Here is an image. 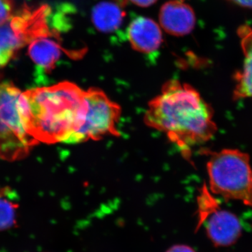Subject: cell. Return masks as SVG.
I'll return each mask as SVG.
<instances>
[{
  "mask_svg": "<svg viewBox=\"0 0 252 252\" xmlns=\"http://www.w3.org/2000/svg\"><path fill=\"white\" fill-rule=\"evenodd\" d=\"M51 37L53 36L36 39L28 48V54L32 61L43 72H51L63 54L62 46Z\"/></svg>",
  "mask_w": 252,
  "mask_h": 252,
  "instance_id": "8fae6325",
  "label": "cell"
},
{
  "mask_svg": "<svg viewBox=\"0 0 252 252\" xmlns=\"http://www.w3.org/2000/svg\"><path fill=\"white\" fill-rule=\"evenodd\" d=\"M85 97L86 112L84 123L69 144L119 135L117 125L122 115L120 106L100 89L86 90Z\"/></svg>",
  "mask_w": 252,
  "mask_h": 252,
  "instance_id": "8992f818",
  "label": "cell"
},
{
  "mask_svg": "<svg viewBox=\"0 0 252 252\" xmlns=\"http://www.w3.org/2000/svg\"><path fill=\"white\" fill-rule=\"evenodd\" d=\"M235 4L245 7L252 8V0H229Z\"/></svg>",
  "mask_w": 252,
  "mask_h": 252,
  "instance_id": "e0dca14e",
  "label": "cell"
},
{
  "mask_svg": "<svg viewBox=\"0 0 252 252\" xmlns=\"http://www.w3.org/2000/svg\"><path fill=\"white\" fill-rule=\"evenodd\" d=\"M238 33L241 39L245 61L243 69L235 74V100L252 97V29L249 26H242Z\"/></svg>",
  "mask_w": 252,
  "mask_h": 252,
  "instance_id": "30bf717a",
  "label": "cell"
},
{
  "mask_svg": "<svg viewBox=\"0 0 252 252\" xmlns=\"http://www.w3.org/2000/svg\"><path fill=\"white\" fill-rule=\"evenodd\" d=\"M26 115L23 93L11 82L0 83V158L20 160L39 143L28 132Z\"/></svg>",
  "mask_w": 252,
  "mask_h": 252,
  "instance_id": "3957f363",
  "label": "cell"
},
{
  "mask_svg": "<svg viewBox=\"0 0 252 252\" xmlns=\"http://www.w3.org/2000/svg\"><path fill=\"white\" fill-rule=\"evenodd\" d=\"M85 91L63 81L23 93L30 135L39 142L69 144L85 118Z\"/></svg>",
  "mask_w": 252,
  "mask_h": 252,
  "instance_id": "7a4b0ae2",
  "label": "cell"
},
{
  "mask_svg": "<svg viewBox=\"0 0 252 252\" xmlns=\"http://www.w3.org/2000/svg\"><path fill=\"white\" fill-rule=\"evenodd\" d=\"M166 252H196L193 248L185 245H177L169 249Z\"/></svg>",
  "mask_w": 252,
  "mask_h": 252,
  "instance_id": "9a60e30c",
  "label": "cell"
},
{
  "mask_svg": "<svg viewBox=\"0 0 252 252\" xmlns=\"http://www.w3.org/2000/svg\"><path fill=\"white\" fill-rule=\"evenodd\" d=\"M128 39L135 51L150 54L161 45V30L155 21L149 18L139 17L130 23Z\"/></svg>",
  "mask_w": 252,
  "mask_h": 252,
  "instance_id": "9c48e42d",
  "label": "cell"
},
{
  "mask_svg": "<svg viewBox=\"0 0 252 252\" xmlns=\"http://www.w3.org/2000/svg\"><path fill=\"white\" fill-rule=\"evenodd\" d=\"M200 223H205L207 236L217 247L234 245L242 235L243 227L235 214L222 210L210 189L204 185L198 197Z\"/></svg>",
  "mask_w": 252,
  "mask_h": 252,
  "instance_id": "52a82bcc",
  "label": "cell"
},
{
  "mask_svg": "<svg viewBox=\"0 0 252 252\" xmlns=\"http://www.w3.org/2000/svg\"><path fill=\"white\" fill-rule=\"evenodd\" d=\"M13 0H0V26L6 23L14 15Z\"/></svg>",
  "mask_w": 252,
  "mask_h": 252,
  "instance_id": "5bb4252c",
  "label": "cell"
},
{
  "mask_svg": "<svg viewBox=\"0 0 252 252\" xmlns=\"http://www.w3.org/2000/svg\"><path fill=\"white\" fill-rule=\"evenodd\" d=\"M18 207L16 192L9 187L0 189V231L16 224Z\"/></svg>",
  "mask_w": 252,
  "mask_h": 252,
  "instance_id": "4fadbf2b",
  "label": "cell"
},
{
  "mask_svg": "<svg viewBox=\"0 0 252 252\" xmlns=\"http://www.w3.org/2000/svg\"><path fill=\"white\" fill-rule=\"evenodd\" d=\"M125 13L124 10L112 1H102L96 5L91 14L94 27L104 33L115 31L122 26Z\"/></svg>",
  "mask_w": 252,
  "mask_h": 252,
  "instance_id": "7c38bea8",
  "label": "cell"
},
{
  "mask_svg": "<svg viewBox=\"0 0 252 252\" xmlns=\"http://www.w3.org/2000/svg\"><path fill=\"white\" fill-rule=\"evenodd\" d=\"M133 4L137 6H142V7H147L154 4L157 0H130Z\"/></svg>",
  "mask_w": 252,
  "mask_h": 252,
  "instance_id": "2e32d148",
  "label": "cell"
},
{
  "mask_svg": "<svg viewBox=\"0 0 252 252\" xmlns=\"http://www.w3.org/2000/svg\"><path fill=\"white\" fill-rule=\"evenodd\" d=\"M144 122L165 134L187 158L194 147L211 140L217 130L211 107L194 88L178 80L162 86L149 102Z\"/></svg>",
  "mask_w": 252,
  "mask_h": 252,
  "instance_id": "6da1fadb",
  "label": "cell"
},
{
  "mask_svg": "<svg viewBox=\"0 0 252 252\" xmlns=\"http://www.w3.org/2000/svg\"><path fill=\"white\" fill-rule=\"evenodd\" d=\"M51 14L48 5H26L0 26V68L7 65L20 50L35 39L57 36L51 28Z\"/></svg>",
  "mask_w": 252,
  "mask_h": 252,
  "instance_id": "5b68a950",
  "label": "cell"
},
{
  "mask_svg": "<svg viewBox=\"0 0 252 252\" xmlns=\"http://www.w3.org/2000/svg\"><path fill=\"white\" fill-rule=\"evenodd\" d=\"M207 170L212 194L252 207V169L248 154L230 149L214 152Z\"/></svg>",
  "mask_w": 252,
  "mask_h": 252,
  "instance_id": "277c9868",
  "label": "cell"
},
{
  "mask_svg": "<svg viewBox=\"0 0 252 252\" xmlns=\"http://www.w3.org/2000/svg\"><path fill=\"white\" fill-rule=\"evenodd\" d=\"M159 20L164 31L175 36H185L193 31L195 15L189 5L180 1H167L162 5Z\"/></svg>",
  "mask_w": 252,
  "mask_h": 252,
  "instance_id": "ba28073f",
  "label": "cell"
}]
</instances>
